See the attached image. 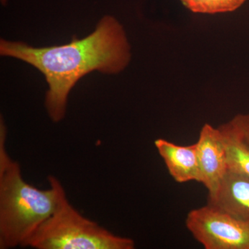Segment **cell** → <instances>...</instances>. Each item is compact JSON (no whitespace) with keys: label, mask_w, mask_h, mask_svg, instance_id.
<instances>
[{"label":"cell","mask_w":249,"mask_h":249,"mask_svg":"<svg viewBox=\"0 0 249 249\" xmlns=\"http://www.w3.org/2000/svg\"><path fill=\"white\" fill-rule=\"evenodd\" d=\"M196 144L200 183L211 194L216 191L229 170L227 148L222 132L219 127L214 128L211 124H204Z\"/></svg>","instance_id":"5"},{"label":"cell","mask_w":249,"mask_h":249,"mask_svg":"<svg viewBox=\"0 0 249 249\" xmlns=\"http://www.w3.org/2000/svg\"><path fill=\"white\" fill-rule=\"evenodd\" d=\"M241 139L249 149V114H239L230 121Z\"/></svg>","instance_id":"10"},{"label":"cell","mask_w":249,"mask_h":249,"mask_svg":"<svg viewBox=\"0 0 249 249\" xmlns=\"http://www.w3.org/2000/svg\"><path fill=\"white\" fill-rule=\"evenodd\" d=\"M186 227L205 249H249V224L209 205L190 211Z\"/></svg>","instance_id":"4"},{"label":"cell","mask_w":249,"mask_h":249,"mask_svg":"<svg viewBox=\"0 0 249 249\" xmlns=\"http://www.w3.org/2000/svg\"><path fill=\"white\" fill-rule=\"evenodd\" d=\"M227 148L229 169L249 176V149L241 139L231 121L219 126Z\"/></svg>","instance_id":"8"},{"label":"cell","mask_w":249,"mask_h":249,"mask_svg":"<svg viewBox=\"0 0 249 249\" xmlns=\"http://www.w3.org/2000/svg\"><path fill=\"white\" fill-rule=\"evenodd\" d=\"M183 6L193 13L215 14L232 12L247 0H180Z\"/></svg>","instance_id":"9"},{"label":"cell","mask_w":249,"mask_h":249,"mask_svg":"<svg viewBox=\"0 0 249 249\" xmlns=\"http://www.w3.org/2000/svg\"><path fill=\"white\" fill-rule=\"evenodd\" d=\"M58 202L52 215L28 240L24 247L36 249H133L135 242L116 235L84 217L69 201L61 182L54 177Z\"/></svg>","instance_id":"3"},{"label":"cell","mask_w":249,"mask_h":249,"mask_svg":"<svg viewBox=\"0 0 249 249\" xmlns=\"http://www.w3.org/2000/svg\"><path fill=\"white\" fill-rule=\"evenodd\" d=\"M6 128L0 124V249L24 247L28 240L56 207L58 191L53 175L50 188L41 190L26 182L20 164L5 147Z\"/></svg>","instance_id":"2"},{"label":"cell","mask_w":249,"mask_h":249,"mask_svg":"<svg viewBox=\"0 0 249 249\" xmlns=\"http://www.w3.org/2000/svg\"><path fill=\"white\" fill-rule=\"evenodd\" d=\"M158 153L164 161L172 178L178 183L196 181L200 183L196 144L182 146L169 141H155Z\"/></svg>","instance_id":"7"},{"label":"cell","mask_w":249,"mask_h":249,"mask_svg":"<svg viewBox=\"0 0 249 249\" xmlns=\"http://www.w3.org/2000/svg\"><path fill=\"white\" fill-rule=\"evenodd\" d=\"M0 53L27 62L45 76L49 85L45 107L55 123L65 118L69 94L80 78L93 71L119 73L131 60L124 27L111 16L101 19L89 36L83 39L73 37L67 45L36 48L1 40Z\"/></svg>","instance_id":"1"},{"label":"cell","mask_w":249,"mask_h":249,"mask_svg":"<svg viewBox=\"0 0 249 249\" xmlns=\"http://www.w3.org/2000/svg\"><path fill=\"white\" fill-rule=\"evenodd\" d=\"M207 205L249 224V176L228 170L213 193L208 195Z\"/></svg>","instance_id":"6"}]
</instances>
